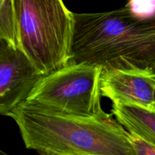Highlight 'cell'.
<instances>
[{
	"label": "cell",
	"mask_w": 155,
	"mask_h": 155,
	"mask_svg": "<svg viewBox=\"0 0 155 155\" xmlns=\"http://www.w3.org/2000/svg\"><path fill=\"white\" fill-rule=\"evenodd\" d=\"M8 117L26 148L46 155H135L127 130L103 110L95 116L66 114L25 102Z\"/></svg>",
	"instance_id": "1"
},
{
	"label": "cell",
	"mask_w": 155,
	"mask_h": 155,
	"mask_svg": "<svg viewBox=\"0 0 155 155\" xmlns=\"http://www.w3.org/2000/svg\"><path fill=\"white\" fill-rule=\"evenodd\" d=\"M68 64L85 63L103 69L153 68L155 16L142 19L127 8L99 13H74Z\"/></svg>",
	"instance_id": "2"
},
{
	"label": "cell",
	"mask_w": 155,
	"mask_h": 155,
	"mask_svg": "<svg viewBox=\"0 0 155 155\" xmlns=\"http://www.w3.org/2000/svg\"><path fill=\"white\" fill-rule=\"evenodd\" d=\"M19 48L45 74L68 64L74 13L63 0H13Z\"/></svg>",
	"instance_id": "3"
},
{
	"label": "cell",
	"mask_w": 155,
	"mask_h": 155,
	"mask_svg": "<svg viewBox=\"0 0 155 155\" xmlns=\"http://www.w3.org/2000/svg\"><path fill=\"white\" fill-rule=\"evenodd\" d=\"M101 66L68 64L45 75L25 102L54 111L76 116H95L101 106Z\"/></svg>",
	"instance_id": "4"
},
{
	"label": "cell",
	"mask_w": 155,
	"mask_h": 155,
	"mask_svg": "<svg viewBox=\"0 0 155 155\" xmlns=\"http://www.w3.org/2000/svg\"><path fill=\"white\" fill-rule=\"evenodd\" d=\"M46 74L21 48L0 38V114L8 116L24 103Z\"/></svg>",
	"instance_id": "5"
},
{
	"label": "cell",
	"mask_w": 155,
	"mask_h": 155,
	"mask_svg": "<svg viewBox=\"0 0 155 155\" xmlns=\"http://www.w3.org/2000/svg\"><path fill=\"white\" fill-rule=\"evenodd\" d=\"M101 95L113 103H132L155 108V72L153 68L103 69Z\"/></svg>",
	"instance_id": "6"
},
{
	"label": "cell",
	"mask_w": 155,
	"mask_h": 155,
	"mask_svg": "<svg viewBox=\"0 0 155 155\" xmlns=\"http://www.w3.org/2000/svg\"><path fill=\"white\" fill-rule=\"evenodd\" d=\"M111 114L127 131L155 145V108L132 103H113Z\"/></svg>",
	"instance_id": "7"
},
{
	"label": "cell",
	"mask_w": 155,
	"mask_h": 155,
	"mask_svg": "<svg viewBox=\"0 0 155 155\" xmlns=\"http://www.w3.org/2000/svg\"><path fill=\"white\" fill-rule=\"evenodd\" d=\"M0 38L19 47L13 0H0Z\"/></svg>",
	"instance_id": "8"
},
{
	"label": "cell",
	"mask_w": 155,
	"mask_h": 155,
	"mask_svg": "<svg viewBox=\"0 0 155 155\" xmlns=\"http://www.w3.org/2000/svg\"><path fill=\"white\" fill-rule=\"evenodd\" d=\"M125 7L139 18L148 19L155 16V0H128Z\"/></svg>",
	"instance_id": "9"
},
{
	"label": "cell",
	"mask_w": 155,
	"mask_h": 155,
	"mask_svg": "<svg viewBox=\"0 0 155 155\" xmlns=\"http://www.w3.org/2000/svg\"><path fill=\"white\" fill-rule=\"evenodd\" d=\"M127 140L133 148L135 155H155V145L141 136L127 131Z\"/></svg>",
	"instance_id": "10"
},
{
	"label": "cell",
	"mask_w": 155,
	"mask_h": 155,
	"mask_svg": "<svg viewBox=\"0 0 155 155\" xmlns=\"http://www.w3.org/2000/svg\"><path fill=\"white\" fill-rule=\"evenodd\" d=\"M153 70H154V72H155V65H154V68H153Z\"/></svg>",
	"instance_id": "11"
}]
</instances>
